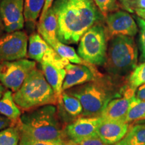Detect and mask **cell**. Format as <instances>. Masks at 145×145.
Instances as JSON below:
<instances>
[{"mask_svg":"<svg viewBox=\"0 0 145 145\" xmlns=\"http://www.w3.org/2000/svg\"><path fill=\"white\" fill-rule=\"evenodd\" d=\"M51 7L58 16V39L65 44H77L89 29L105 18L93 0H54Z\"/></svg>","mask_w":145,"mask_h":145,"instance_id":"6da1fadb","label":"cell"},{"mask_svg":"<svg viewBox=\"0 0 145 145\" xmlns=\"http://www.w3.org/2000/svg\"><path fill=\"white\" fill-rule=\"evenodd\" d=\"M128 87V79L109 74L65 92L80 101L83 106L81 117H99L107 105L114 99L122 97Z\"/></svg>","mask_w":145,"mask_h":145,"instance_id":"7a4b0ae2","label":"cell"},{"mask_svg":"<svg viewBox=\"0 0 145 145\" xmlns=\"http://www.w3.org/2000/svg\"><path fill=\"white\" fill-rule=\"evenodd\" d=\"M16 126L20 140L62 142L67 140L55 105H46L22 114Z\"/></svg>","mask_w":145,"mask_h":145,"instance_id":"3957f363","label":"cell"},{"mask_svg":"<svg viewBox=\"0 0 145 145\" xmlns=\"http://www.w3.org/2000/svg\"><path fill=\"white\" fill-rule=\"evenodd\" d=\"M13 95L16 105L25 112L57 104V96L53 89L47 82L42 71L36 68L29 73Z\"/></svg>","mask_w":145,"mask_h":145,"instance_id":"277c9868","label":"cell"},{"mask_svg":"<svg viewBox=\"0 0 145 145\" xmlns=\"http://www.w3.org/2000/svg\"><path fill=\"white\" fill-rule=\"evenodd\" d=\"M138 48L134 39L128 36H116L108 44L104 67L110 75L125 77L137 66Z\"/></svg>","mask_w":145,"mask_h":145,"instance_id":"5b68a950","label":"cell"},{"mask_svg":"<svg viewBox=\"0 0 145 145\" xmlns=\"http://www.w3.org/2000/svg\"><path fill=\"white\" fill-rule=\"evenodd\" d=\"M108 40L106 26L101 22L96 24L81 36L77 53L83 61L91 65L104 66Z\"/></svg>","mask_w":145,"mask_h":145,"instance_id":"8992f818","label":"cell"},{"mask_svg":"<svg viewBox=\"0 0 145 145\" xmlns=\"http://www.w3.org/2000/svg\"><path fill=\"white\" fill-rule=\"evenodd\" d=\"M36 66V61L25 59L0 63V81L5 88L15 93Z\"/></svg>","mask_w":145,"mask_h":145,"instance_id":"52a82bcc","label":"cell"},{"mask_svg":"<svg viewBox=\"0 0 145 145\" xmlns=\"http://www.w3.org/2000/svg\"><path fill=\"white\" fill-rule=\"evenodd\" d=\"M28 44V36L22 30L3 34L0 37V63L24 59Z\"/></svg>","mask_w":145,"mask_h":145,"instance_id":"ba28073f","label":"cell"},{"mask_svg":"<svg viewBox=\"0 0 145 145\" xmlns=\"http://www.w3.org/2000/svg\"><path fill=\"white\" fill-rule=\"evenodd\" d=\"M0 20L5 32L22 30L25 22L24 0H2L0 3Z\"/></svg>","mask_w":145,"mask_h":145,"instance_id":"9c48e42d","label":"cell"},{"mask_svg":"<svg viewBox=\"0 0 145 145\" xmlns=\"http://www.w3.org/2000/svg\"><path fill=\"white\" fill-rule=\"evenodd\" d=\"M108 39L116 36H135L138 32V27L132 16L122 10L108 14L105 18Z\"/></svg>","mask_w":145,"mask_h":145,"instance_id":"30bf717a","label":"cell"},{"mask_svg":"<svg viewBox=\"0 0 145 145\" xmlns=\"http://www.w3.org/2000/svg\"><path fill=\"white\" fill-rule=\"evenodd\" d=\"M65 69L67 73L63 85V92L73 87L95 80L102 75L93 65H74L69 63Z\"/></svg>","mask_w":145,"mask_h":145,"instance_id":"8fae6325","label":"cell"},{"mask_svg":"<svg viewBox=\"0 0 145 145\" xmlns=\"http://www.w3.org/2000/svg\"><path fill=\"white\" fill-rule=\"evenodd\" d=\"M102 119L100 117H80L65 127V133L69 140L76 143L97 135Z\"/></svg>","mask_w":145,"mask_h":145,"instance_id":"7c38bea8","label":"cell"},{"mask_svg":"<svg viewBox=\"0 0 145 145\" xmlns=\"http://www.w3.org/2000/svg\"><path fill=\"white\" fill-rule=\"evenodd\" d=\"M136 90L128 87L122 97L114 99L107 105L99 117L103 120L124 122L132 101L136 98Z\"/></svg>","mask_w":145,"mask_h":145,"instance_id":"4fadbf2b","label":"cell"},{"mask_svg":"<svg viewBox=\"0 0 145 145\" xmlns=\"http://www.w3.org/2000/svg\"><path fill=\"white\" fill-rule=\"evenodd\" d=\"M58 115L65 126L81 117L83 106L80 101L74 96L63 91L57 99Z\"/></svg>","mask_w":145,"mask_h":145,"instance_id":"5bb4252c","label":"cell"},{"mask_svg":"<svg viewBox=\"0 0 145 145\" xmlns=\"http://www.w3.org/2000/svg\"><path fill=\"white\" fill-rule=\"evenodd\" d=\"M129 128V124L122 121L102 120L97 129V135L106 145H113L122 140Z\"/></svg>","mask_w":145,"mask_h":145,"instance_id":"9a60e30c","label":"cell"},{"mask_svg":"<svg viewBox=\"0 0 145 145\" xmlns=\"http://www.w3.org/2000/svg\"><path fill=\"white\" fill-rule=\"evenodd\" d=\"M58 16L52 7L48 9L44 18L38 24V32L52 48L59 42L57 37Z\"/></svg>","mask_w":145,"mask_h":145,"instance_id":"2e32d148","label":"cell"},{"mask_svg":"<svg viewBox=\"0 0 145 145\" xmlns=\"http://www.w3.org/2000/svg\"><path fill=\"white\" fill-rule=\"evenodd\" d=\"M42 71L47 82L53 89L58 97L62 95L63 85L66 77L65 69H60L46 62H41Z\"/></svg>","mask_w":145,"mask_h":145,"instance_id":"e0dca14e","label":"cell"},{"mask_svg":"<svg viewBox=\"0 0 145 145\" xmlns=\"http://www.w3.org/2000/svg\"><path fill=\"white\" fill-rule=\"evenodd\" d=\"M0 114L17 124L21 116V111L14 101L12 91L7 90L0 99Z\"/></svg>","mask_w":145,"mask_h":145,"instance_id":"ac0fdd59","label":"cell"},{"mask_svg":"<svg viewBox=\"0 0 145 145\" xmlns=\"http://www.w3.org/2000/svg\"><path fill=\"white\" fill-rule=\"evenodd\" d=\"M50 45L39 32H33L28 38V56L29 58L41 63L45 52Z\"/></svg>","mask_w":145,"mask_h":145,"instance_id":"d6986e66","label":"cell"},{"mask_svg":"<svg viewBox=\"0 0 145 145\" xmlns=\"http://www.w3.org/2000/svg\"><path fill=\"white\" fill-rule=\"evenodd\" d=\"M24 3L25 22L34 26L44 8L45 0H24Z\"/></svg>","mask_w":145,"mask_h":145,"instance_id":"ffe728a7","label":"cell"},{"mask_svg":"<svg viewBox=\"0 0 145 145\" xmlns=\"http://www.w3.org/2000/svg\"><path fill=\"white\" fill-rule=\"evenodd\" d=\"M54 50L57 52L61 57L67 59L69 61L75 64L86 65H89L91 64L86 62L85 61L81 59L79 55L77 54L75 50L71 46H68L67 44H63L61 42H58L53 48Z\"/></svg>","mask_w":145,"mask_h":145,"instance_id":"44dd1931","label":"cell"},{"mask_svg":"<svg viewBox=\"0 0 145 145\" xmlns=\"http://www.w3.org/2000/svg\"><path fill=\"white\" fill-rule=\"evenodd\" d=\"M124 138L128 145H145V123L130 126Z\"/></svg>","mask_w":145,"mask_h":145,"instance_id":"7402d4cb","label":"cell"},{"mask_svg":"<svg viewBox=\"0 0 145 145\" xmlns=\"http://www.w3.org/2000/svg\"><path fill=\"white\" fill-rule=\"evenodd\" d=\"M145 119V101H139L135 98L128 110L124 122H130Z\"/></svg>","mask_w":145,"mask_h":145,"instance_id":"603a6c76","label":"cell"},{"mask_svg":"<svg viewBox=\"0 0 145 145\" xmlns=\"http://www.w3.org/2000/svg\"><path fill=\"white\" fill-rule=\"evenodd\" d=\"M20 132L17 126L0 130V145H19Z\"/></svg>","mask_w":145,"mask_h":145,"instance_id":"cb8c5ba5","label":"cell"},{"mask_svg":"<svg viewBox=\"0 0 145 145\" xmlns=\"http://www.w3.org/2000/svg\"><path fill=\"white\" fill-rule=\"evenodd\" d=\"M42 62L48 63L60 69H65L70 63L67 59L59 55L50 46L45 52Z\"/></svg>","mask_w":145,"mask_h":145,"instance_id":"d4e9b609","label":"cell"},{"mask_svg":"<svg viewBox=\"0 0 145 145\" xmlns=\"http://www.w3.org/2000/svg\"><path fill=\"white\" fill-rule=\"evenodd\" d=\"M128 85L130 88L137 89L145 83V62L137 66L130 74L128 77Z\"/></svg>","mask_w":145,"mask_h":145,"instance_id":"484cf974","label":"cell"},{"mask_svg":"<svg viewBox=\"0 0 145 145\" xmlns=\"http://www.w3.org/2000/svg\"><path fill=\"white\" fill-rule=\"evenodd\" d=\"M93 1L104 18L112 12L120 10V5L118 3L117 0H93Z\"/></svg>","mask_w":145,"mask_h":145,"instance_id":"4316f807","label":"cell"},{"mask_svg":"<svg viewBox=\"0 0 145 145\" xmlns=\"http://www.w3.org/2000/svg\"><path fill=\"white\" fill-rule=\"evenodd\" d=\"M139 28H140V61H145V21L142 18L136 17Z\"/></svg>","mask_w":145,"mask_h":145,"instance_id":"83f0119b","label":"cell"},{"mask_svg":"<svg viewBox=\"0 0 145 145\" xmlns=\"http://www.w3.org/2000/svg\"><path fill=\"white\" fill-rule=\"evenodd\" d=\"M79 145H106L97 135L88 138L77 142Z\"/></svg>","mask_w":145,"mask_h":145,"instance_id":"f1b7e54d","label":"cell"},{"mask_svg":"<svg viewBox=\"0 0 145 145\" xmlns=\"http://www.w3.org/2000/svg\"><path fill=\"white\" fill-rule=\"evenodd\" d=\"M65 141H62V142H45V141L20 140L19 145H63Z\"/></svg>","mask_w":145,"mask_h":145,"instance_id":"f546056e","label":"cell"},{"mask_svg":"<svg viewBox=\"0 0 145 145\" xmlns=\"http://www.w3.org/2000/svg\"><path fill=\"white\" fill-rule=\"evenodd\" d=\"M137 8L145 9V0H132L129 4L128 12L134 13L135 10Z\"/></svg>","mask_w":145,"mask_h":145,"instance_id":"4dcf8cb0","label":"cell"},{"mask_svg":"<svg viewBox=\"0 0 145 145\" xmlns=\"http://www.w3.org/2000/svg\"><path fill=\"white\" fill-rule=\"evenodd\" d=\"M14 126L13 122L8 118L0 115V130Z\"/></svg>","mask_w":145,"mask_h":145,"instance_id":"1f68e13d","label":"cell"},{"mask_svg":"<svg viewBox=\"0 0 145 145\" xmlns=\"http://www.w3.org/2000/svg\"><path fill=\"white\" fill-rule=\"evenodd\" d=\"M136 99L139 101H145V85L143 84L138 87L136 90Z\"/></svg>","mask_w":145,"mask_h":145,"instance_id":"d6a6232c","label":"cell"},{"mask_svg":"<svg viewBox=\"0 0 145 145\" xmlns=\"http://www.w3.org/2000/svg\"><path fill=\"white\" fill-rule=\"evenodd\" d=\"M54 0H45V3H44V8L42 9V11L40 16V20L39 21L42 20L44 17L45 14L47 12V11L48 10L50 7L52 6V3H53Z\"/></svg>","mask_w":145,"mask_h":145,"instance_id":"836d02e7","label":"cell"},{"mask_svg":"<svg viewBox=\"0 0 145 145\" xmlns=\"http://www.w3.org/2000/svg\"><path fill=\"white\" fill-rule=\"evenodd\" d=\"M120 3V6L124 9V10L128 11V8H129V4L130 1L132 0H118Z\"/></svg>","mask_w":145,"mask_h":145,"instance_id":"e575fe53","label":"cell"},{"mask_svg":"<svg viewBox=\"0 0 145 145\" xmlns=\"http://www.w3.org/2000/svg\"><path fill=\"white\" fill-rule=\"evenodd\" d=\"M135 12L139 18H142L145 21V9L137 8L135 10Z\"/></svg>","mask_w":145,"mask_h":145,"instance_id":"d590c367","label":"cell"},{"mask_svg":"<svg viewBox=\"0 0 145 145\" xmlns=\"http://www.w3.org/2000/svg\"><path fill=\"white\" fill-rule=\"evenodd\" d=\"M6 88H5V86H3L2 83L0 81V99L3 97V94L5 93V92L6 91Z\"/></svg>","mask_w":145,"mask_h":145,"instance_id":"8d00e7d4","label":"cell"},{"mask_svg":"<svg viewBox=\"0 0 145 145\" xmlns=\"http://www.w3.org/2000/svg\"><path fill=\"white\" fill-rule=\"evenodd\" d=\"M63 145H79V144H77V143H76L75 142H74V141L69 140V139H67V140L65 141Z\"/></svg>","mask_w":145,"mask_h":145,"instance_id":"74e56055","label":"cell"},{"mask_svg":"<svg viewBox=\"0 0 145 145\" xmlns=\"http://www.w3.org/2000/svg\"><path fill=\"white\" fill-rule=\"evenodd\" d=\"M3 32H5L4 26H3L2 22L0 20V37L3 34Z\"/></svg>","mask_w":145,"mask_h":145,"instance_id":"f35d334b","label":"cell"},{"mask_svg":"<svg viewBox=\"0 0 145 145\" xmlns=\"http://www.w3.org/2000/svg\"><path fill=\"white\" fill-rule=\"evenodd\" d=\"M114 145H128V143H127L126 140H125V138H124L122 140H121L120 141H119V142L116 143Z\"/></svg>","mask_w":145,"mask_h":145,"instance_id":"ab89813d","label":"cell"},{"mask_svg":"<svg viewBox=\"0 0 145 145\" xmlns=\"http://www.w3.org/2000/svg\"><path fill=\"white\" fill-rule=\"evenodd\" d=\"M1 1H2V0H0V3H1Z\"/></svg>","mask_w":145,"mask_h":145,"instance_id":"60d3db41","label":"cell"},{"mask_svg":"<svg viewBox=\"0 0 145 145\" xmlns=\"http://www.w3.org/2000/svg\"><path fill=\"white\" fill-rule=\"evenodd\" d=\"M144 85H145V83H144Z\"/></svg>","mask_w":145,"mask_h":145,"instance_id":"b9f144b4","label":"cell"}]
</instances>
